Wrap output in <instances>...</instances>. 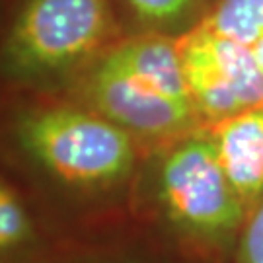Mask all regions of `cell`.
Listing matches in <instances>:
<instances>
[{
    "label": "cell",
    "instance_id": "6da1fadb",
    "mask_svg": "<svg viewBox=\"0 0 263 263\" xmlns=\"http://www.w3.org/2000/svg\"><path fill=\"white\" fill-rule=\"evenodd\" d=\"M146 154L70 96L0 92V170L61 246L131 224Z\"/></svg>",
    "mask_w": 263,
    "mask_h": 263
},
{
    "label": "cell",
    "instance_id": "7a4b0ae2",
    "mask_svg": "<svg viewBox=\"0 0 263 263\" xmlns=\"http://www.w3.org/2000/svg\"><path fill=\"white\" fill-rule=\"evenodd\" d=\"M133 218L189 263L234 261L248 211L205 127L148 151Z\"/></svg>",
    "mask_w": 263,
    "mask_h": 263
},
{
    "label": "cell",
    "instance_id": "3957f363",
    "mask_svg": "<svg viewBox=\"0 0 263 263\" xmlns=\"http://www.w3.org/2000/svg\"><path fill=\"white\" fill-rule=\"evenodd\" d=\"M156 148L201 127L185 82L179 39L125 33L63 92Z\"/></svg>",
    "mask_w": 263,
    "mask_h": 263
},
{
    "label": "cell",
    "instance_id": "277c9868",
    "mask_svg": "<svg viewBox=\"0 0 263 263\" xmlns=\"http://www.w3.org/2000/svg\"><path fill=\"white\" fill-rule=\"evenodd\" d=\"M123 35L115 0H6L0 92L63 94Z\"/></svg>",
    "mask_w": 263,
    "mask_h": 263
},
{
    "label": "cell",
    "instance_id": "5b68a950",
    "mask_svg": "<svg viewBox=\"0 0 263 263\" xmlns=\"http://www.w3.org/2000/svg\"><path fill=\"white\" fill-rule=\"evenodd\" d=\"M179 53L201 127L263 104V70L252 45L201 24L179 37Z\"/></svg>",
    "mask_w": 263,
    "mask_h": 263
},
{
    "label": "cell",
    "instance_id": "8992f818",
    "mask_svg": "<svg viewBox=\"0 0 263 263\" xmlns=\"http://www.w3.org/2000/svg\"><path fill=\"white\" fill-rule=\"evenodd\" d=\"M205 129L220 168L250 215L263 199V104Z\"/></svg>",
    "mask_w": 263,
    "mask_h": 263
},
{
    "label": "cell",
    "instance_id": "52a82bcc",
    "mask_svg": "<svg viewBox=\"0 0 263 263\" xmlns=\"http://www.w3.org/2000/svg\"><path fill=\"white\" fill-rule=\"evenodd\" d=\"M59 250L29 199L0 170V263H51Z\"/></svg>",
    "mask_w": 263,
    "mask_h": 263
},
{
    "label": "cell",
    "instance_id": "ba28073f",
    "mask_svg": "<svg viewBox=\"0 0 263 263\" xmlns=\"http://www.w3.org/2000/svg\"><path fill=\"white\" fill-rule=\"evenodd\" d=\"M51 263H189L135 220L92 240L61 246Z\"/></svg>",
    "mask_w": 263,
    "mask_h": 263
},
{
    "label": "cell",
    "instance_id": "9c48e42d",
    "mask_svg": "<svg viewBox=\"0 0 263 263\" xmlns=\"http://www.w3.org/2000/svg\"><path fill=\"white\" fill-rule=\"evenodd\" d=\"M215 0H115L125 33L183 37L207 20Z\"/></svg>",
    "mask_w": 263,
    "mask_h": 263
},
{
    "label": "cell",
    "instance_id": "30bf717a",
    "mask_svg": "<svg viewBox=\"0 0 263 263\" xmlns=\"http://www.w3.org/2000/svg\"><path fill=\"white\" fill-rule=\"evenodd\" d=\"M203 24L218 35L254 47L263 39V0H215Z\"/></svg>",
    "mask_w": 263,
    "mask_h": 263
},
{
    "label": "cell",
    "instance_id": "8fae6325",
    "mask_svg": "<svg viewBox=\"0 0 263 263\" xmlns=\"http://www.w3.org/2000/svg\"><path fill=\"white\" fill-rule=\"evenodd\" d=\"M232 263H263V199L248 215Z\"/></svg>",
    "mask_w": 263,
    "mask_h": 263
},
{
    "label": "cell",
    "instance_id": "7c38bea8",
    "mask_svg": "<svg viewBox=\"0 0 263 263\" xmlns=\"http://www.w3.org/2000/svg\"><path fill=\"white\" fill-rule=\"evenodd\" d=\"M254 51H255V57H257V63H259V66H261V70H263V39H259V41L255 43Z\"/></svg>",
    "mask_w": 263,
    "mask_h": 263
},
{
    "label": "cell",
    "instance_id": "4fadbf2b",
    "mask_svg": "<svg viewBox=\"0 0 263 263\" xmlns=\"http://www.w3.org/2000/svg\"><path fill=\"white\" fill-rule=\"evenodd\" d=\"M4 4H6V0H0V20H2V14H4Z\"/></svg>",
    "mask_w": 263,
    "mask_h": 263
}]
</instances>
